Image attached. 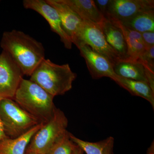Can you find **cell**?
Instances as JSON below:
<instances>
[{"label": "cell", "instance_id": "5", "mask_svg": "<svg viewBox=\"0 0 154 154\" xmlns=\"http://www.w3.org/2000/svg\"><path fill=\"white\" fill-rule=\"evenodd\" d=\"M68 120L64 113L56 107L52 117L43 123L34 134L27 149L38 154H46L56 142L67 131Z\"/></svg>", "mask_w": 154, "mask_h": 154}, {"label": "cell", "instance_id": "12", "mask_svg": "<svg viewBox=\"0 0 154 154\" xmlns=\"http://www.w3.org/2000/svg\"><path fill=\"white\" fill-rule=\"evenodd\" d=\"M107 43L121 60L127 58L126 42L122 31L116 22L106 18L100 24Z\"/></svg>", "mask_w": 154, "mask_h": 154}, {"label": "cell", "instance_id": "18", "mask_svg": "<svg viewBox=\"0 0 154 154\" xmlns=\"http://www.w3.org/2000/svg\"><path fill=\"white\" fill-rule=\"evenodd\" d=\"M70 138L73 143L82 149L86 154H114V139L110 136L96 142L82 140L70 133Z\"/></svg>", "mask_w": 154, "mask_h": 154}, {"label": "cell", "instance_id": "3", "mask_svg": "<svg viewBox=\"0 0 154 154\" xmlns=\"http://www.w3.org/2000/svg\"><path fill=\"white\" fill-rule=\"evenodd\" d=\"M76 77L69 64L60 65L44 59L34 70L30 80L54 97L69 91Z\"/></svg>", "mask_w": 154, "mask_h": 154}, {"label": "cell", "instance_id": "2", "mask_svg": "<svg viewBox=\"0 0 154 154\" xmlns=\"http://www.w3.org/2000/svg\"><path fill=\"white\" fill-rule=\"evenodd\" d=\"M54 98L36 83L23 78L13 100L40 122L45 123L49 121L54 113L56 107Z\"/></svg>", "mask_w": 154, "mask_h": 154}, {"label": "cell", "instance_id": "24", "mask_svg": "<svg viewBox=\"0 0 154 154\" xmlns=\"http://www.w3.org/2000/svg\"><path fill=\"white\" fill-rule=\"evenodd\" d=\"M8 137L7 136L5 132V128H4L2 122L0 118V141Z\"/></svg>", "mask_w": 154, "mask_h": 154}, {"label": "cell", "instance_id": "13", "mask_svg": "<svg viewBox=\"0 0 154 154\" xmlns=\"http://www.w3.org/2000/svg\"><path fill=\"white\" fill-rule=\"evenodd\" d=\"M74 11L83 21L101 24L105 17L96 7L94 0H60Z\"/></svg>", "mask_w": 154, "mask_h": 154}, {"label": "cell", "instance_id": "7", "mask_svg": "<svg viewBox=\"0 0 154 154\" xmlns=\"http://www.w3.org/2000/svg\"><path fill=\"white\" fill-rule=\"evenodd\" d=\"M23 75L11 55L3 51L0 54V96L13 100Z\"/></svg>", "mask_w": 154, "mask_h": 154}, {"label": "cell", "instance_id": "21", "mask_svg": "<svg viewBox=\"0 0 154 154\" xmlns=\"http://www.w3.org/2000/svg\"><path fill=\"white\" fill-rule=\"evenodd\" d=\"M137 60L145 68L147 76L154 75V45L146 48Z\"/></svg>", "mask_w": 154, "mask_h": 154}, {"label": "cell", "instance_id": "9", "mask_svg": "<svg viewBox=\"0 0 154 154\" xmlns=\"http://www.w3.org/2000/svg\"><path fill=\"white\" fill-rule=\"evenodd\" d=\"M153 9L154 0H110L105 18L122 22L141 12Z\"/></svg>", "mask_w": 154, "mask_h": 154}, {"label": "cell", "instance_id": "14", "mask_svg": "<svg viewBox=\"0 0 154 154\" xmlns=\"http://www.w3.org/2000/svg\"><path fill=\"white\" fill-rule=\"evenodd\" d=\"M113 70L118 76L149 84L145 68L138 60H120L114 65Z\"/></svg>", "mask_w": 154, "mask_h": 154}, {"label": "cell", "instance_id": "1", "mask_svg": "<svg viewBox=\"0 0 154 154\" xmlns=\"http://www.w3.org/2000/svg\"><path fill=\"white\" fill-rule=\"evenodd\" d=\"M1 47L11 55L19 67L22 73L31 76L45 58L42 44L19 30L3 33Z\"/></svg>", "mask_w": 154, "mask_h": 154}, {"label": "cell", "instance_id": "19", "mask_svg": "<svg viewBox=\"0 0 154 154\" xmlns=\"http://www.w3.org/2000/svg\"><path fill=\"white\" fill-rule=\"evenodd\" d=\"M120 22L125 27L140 33L154 32V9L141 12Z\"/></svg>", "mask_w": 154, "mask_h": 154}, {"label": "cell", "instance_id": "28", "mask_svg": "<svg viewBox=\"0 0 154 154\" xmlns=\"http://www.w3.org/2000/svg\"><path fill=\"white\" fill-rule=\"evenodd\" d=\"M3 99H4V98H3L2 97H1V96H0V102H1V100H2Z\"/></svg>", "mask_w": 154, "mask_h": 154}, {"label": "cell", "instance_id": "15", "mask_svg": "<svg viewBox=\"0 0 154 154\" xmlns=\"http://www.w3.org/2000/svg\"><path fill=\"white\" fill-rule=\"evenodd\" d=\"M41 123L15 138L8 137L0 141V154H25L33 135L43 125Z\"/></svg>", "mask_w": 154, "mask_h": 154}, {"label": "cell", "instance_id": "16", "mask_svg": "<svg viewBox=\"0 0 154 154\" xmlns=\"http://www.w3.org/2000/svg\"><path fill=\"white\" fill-rule=\"evenodd\" d=\"M112 20L116 22L124 35L127 48V59L137 60L146 48L143 41L141 34L125 27L119 21Z\"/></svg>", "mask_w": 154, "mask_h": 154}, {"label": "cell", "instance_id": "17", "mask_svg": "<svg viewBox=\"0 0 154 154\" xmlns=\"http://www.w3.org/2000/svg\"><path fill=\"white\" fill-rule=\"evenodd\" d=\"M133 96H139L149 102L154 108V91L148 83L142 81L124 79L117 76L113 80Z\"/></svg>", "mask_w": 154, "mask_h": 154}, {"label": "cell", "instance_id": "6", "mask_svg": "<svg viewBox=\"0 0 154 154\" xmlns=\"http://www.w3.org/2000/svg\"><path fill=\"white\" fill-rule=\"evenodd\" d=\"M79 42L87 45L93 50L105 56L113 66L121 60L107 43L100 24L83 21L73 44Z\"/></svg>", "mask_w": 154, "mask_h": 154}, {"label": "cell", "instance_id": "22", "mask_svg": "<svg viewBox=\"0 0 154 154\" xmlns=\"http://www.w3.org/2000/svg\"><path fill=\"white\" fill-rule=\"evenodd\" d=\"M94 2L99 11L105 18L107 15L110 0H95Z\"/></svg>", "mask_w": 154, "mask_h": 154}, {"label": "cell", "instance_id": "20", "mask_svg": "<svg viewBox=\"0 0 154 154\" xmlns=\"http://www.w3.org/2000/svg\"><path fill=\"white\" fill-rule=\"evenodd\" d=\"M69 134L70 132L67 131L46 154H72L73 143L70 138Z\"/></svg>", "mask_w": 154, "mask_h": 154}, {"label": "cell", "instance_id": "11", "mask_svg": "<svg viewBox=\"0 0 154 154\" xmlns=\"http://www.w3.org/2000/svg\"><path fill=\"white\" fill-rule=\"evenodd\" d=\"M46 2L57 11L64 31L73 43L83 20L66 4L60 0H46Z\"/></svg>", "mask_w": 154, "mask_h": 154}, {"label": "cell", "instance_id": "4", "mask_svg": "<svg viewBox=\"0 0 154 154\" xmlns=\"http://www.w3.org/2000/svg\"><path fill=\"white\" fill-rule=\"evenodd\" d=\"M0 118L8 137H19L41 122L19 106L13 99L0 102Z\"/></svg>", "mask_w": 154, "mask_h": 154}, {"label": "cell", "instance_id": "10", "mask_svg": "<svg viewBox=\"0 0 154 154\" xmlns=\"http://www.w3.org/2000/svg\"><path fill=\"white\" fill-rule=\"evenodd\" d=\"M23 5L25 8L36 11L44 17L52 31L60 36L66 48L71 49V40L64 31L57 11L53 7L43 0H25L23 1Z\"/></svg>", "mask_w": 154, "mask_h": 154}, {"label": "cell", "instance_id": "23", "mask_svg": "<svg viewBox=\"0 0 154 154\" xmlns=\"http://www.w3.org/2000/svg\"><path fill=\"white\" fill-rule=\"evenodd\" d=\"M142 38L146 48L154 45V32H146L141 33Z\"/></svg>", "mask_w": 154, "mask_h": 154}, {"label": "cell", "instance_id": "26", "mask_svg": "<svg viewBox=\"0 0 154 154\" xmlns=\"http://www.w3.org/2000/svg\"><path fill=\"white\" fill-rule=\"evenodd\" d=\"M146 154H154V141H153L152 142L150 146L147 150Z\"/></svg>", "mask_w": 154, "mask_h": 154}, {"label": "cell", "instance_id": "8", "mask_svg": "<svg viewBox=\"0 0 154 154\" xmlns=\"http://www.w3.org/2000/svg\"><path fill=\"white\" fill-rule=\"evenodd\" d=\"M75 45L85 60L88 70L93 79L108 77L113 81L117 76L114 72L113 64L107 58L82 42H77Z\"/></svg>", "mask_w": 154, "mask_h": 154}, {"label": "cell", "instance_id": "25", "mask_svg": "<svg viewBox=\"0 0 154 154\" xmlns=\"http://www.w3.org/2000/svg\"><path fill=\"white\" fill-rule=\"evenodd\" d=\"M84 152L79 146L74 143H73L72 153V154H84Z\"/></svg>", "mask_w": 154, "mask_h": 154}, {"label": "cell", "instance_id": "27", "mask_svg": "<svg viewBox=\"0 0 154 154\" xmlns=\"http://www.w3.org/2000/svg\"><path fill=\"white\" fill-rule=\"evenodd\" d=\"M25 154H38L37 153L35 152H33L32 151H31L28 150L27 149H26V151H25Z\"/></svg>", "mask_w": 154, "mask_h": 154}]
</instances>
